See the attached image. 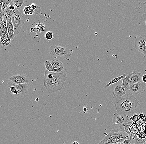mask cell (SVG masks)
I'll use <instances>...</instances> for the list:
<instances>
[{
    "label": "cell",
    "instance_id": "1",
    "mask_svg": "<svg viewBox=\"0 0 146 144\" xmlns=\"http://www.w3.org/2000/svg\"><path fill=\"white\" fill-rule=\"evenodd\" d=\"M67 78V75L64 70L59 73H56L46 70L44 86L49 92H58L64 89V83Z\"/></svg>",
    "mask_w": 146,
    "mask_h": 144
},
{
    "label": "cell",
    "instance_id": "2",
    "mask_svg": "<svg viewBox=\"0 0 146 144\" xmlns=\"http://www.w3.org/2000/svg\"><path fill=\"white\" fill-rule=\"evenodd\" d=\"M112 100L117 111L129 116L135 111L140 104L138 99L134 95L128 93L125 98H119L113 95Z\"/></svg>",
    "mask_w": 146,
    "mask_h": 144
},
{
    "label": "cell",
    "instance_id": "3",
    "mask_svg": "<svg viewBox=\"0 0 146 144\" xmlns=\"http://www.w3.org/2000/svg\"><path fill=\"white\" fill-rule=\"evenodd\" d=\"M113 122L116 129L122 132H125L130 136H132L129 129L133 123L127 115L117 111L113 116Z\"/></svg>",
    "mask_w": 146,
    "mask_h": 144
},
{
    "label": "cell",
    "instance_id": "4",
    "mask_svg": "<svg viewBox=\"0 0 146 144\" xmlns=\"http://www.w3.org/2000/svg\"><path fill=\"white\" fill-rule=\"evenodd\" d=\"M49 52L54 59L60 57L63 58L66 60H69L72 55L73 50L68 48L52 45L50 47Z\"/></svg>",
    "mask_w": 146,
    "mask_h": 144
},
{
    "label": "cell",
    "instance_id": "5",
    "mask_svg": "<svg viewBox=\"0 0 146 144\" xmlns=\"http://www.w3.org/2000/svg\"><path fill=\"white\" fill-rule=\"evenodd\" d=\"M11 20L13 24L15 36L19 34L24 24L22 15L18 9H16V11L12 17Z\"/></svg>",
    "mask_w": 146,
    "mask_h": 144
},
{
    "label": "cell",
    "instance_id": "6",
    "mask_svg": "<svg viewBox=\"0 0 146 144\" xmlns=\"http://www.w3.org/2000/svg\"><path fill=\"white\" fill-rule=\"evenodd\" d=\"M132 137V136H130L125 132H122L117 129H115L110 131L109 134L105 136L103 140L107 141L110 139H118L120 138L127 140L130 139Z\"/></svg>",
    "mask_w": 146,
    "mask_h": 144
},
{
    "label": "cell",
    "instance_id": "7",
    "mask_svg": "<svg viewBox=\"0 0 146 144\" xmlns=\"http://www.w3.org/2000/svg\"><path fill=\"white\" fill-rule=\"evenodd\" d=\"M134 47L137 50L146 56V35H143L136 38Z\"/></svg>",
    "mask_w": 146,
    "mask_h": 144
},
{
    "label": "cell",
    "instance_id": "8",
    "mask_svg": "<svg viewBox=\"0 0 146 144\" xmlns=\"http://www.w3.org/2000/svg\"><path fill=\"white\" fill-rule=\"evenodd\" d=\"M134 19L138 21H146V1L142 3L136 10L134 14Z\"/></svg>",
    "mask_w": 146,
    "mask_h": 144
},
{
    "label": "cell",
    "instance_id": "9",
    "mask_svg": "<svg viewBox=\"0 0 146 144\" xmlns=\"http://www.w3.org/2000/svg\"><path fill=\"white\" fill-rule=\"evenodd\" d=\"M146 88L145 83L143 82H139L135 84L129 85V90L130 93L133 95H136L143 92Z\"/></svg>",
    "mask_w": 146,
    "mask_h": 144
},
{
    "label": "cell",
    "instance_id": "10",
    "mask_svg": "<svg viewBox=\"0 0 146 144\" xmlns=\"http://www.w3.org/2000/svg\"><path fill=\"white\" fill-rule=\"evenodd\" d=\"M9 80L13 84L18 85L29 83V78L26 75L20 74L10 77Z\"/></svg>",
    "mask_w": 146,
    "mask_h": 144
},
{
    "label": "cell",
    "instance_id": "11",
    "mask_svg": "<svg viewBox=\"0 0 146 144\" xmlns=\"http://www.w3.org/2000/svg\"><path fill=\"white\" fill-rule=\"evenodd\" d=\"M9 82L11 85H13L16 88L18 92V95L17 96L18 97H23L27 95L28 88H29L28 83H23V84L17 85V84H13L10 81H9Z\"/></svg>",
    "mask_w": 146,
    "mask_h": 144
},
{
    "label": "cell",
    "instance_id": "12",
    "mask_svg": "<svg viewBox=\"0 0 146 144\" xmlns=\"http://www.w3.org/2000/svg\"><path fill=\"white\" fill-rule=\"evenodd\" d=\"M127 90L122 86V85H117L115 87L113 95L119 98H122L123 95H126Z\"/></svg>",
    "mask_w": 146,
    "mask_h": 144
},
{
    "label": "cell",
    "instance_id": "13",
    "mask_svg": "<svg viewBox=\"0 0 146 144\" xmlns=\"http://www.w3.org/2000/svg\"><path fill=\"white\" fill-rule=\"evenodd\" d=\"M143 73L134 72L129 80V85L142 81V77Z\"/></svg>",
    "mask_w": 146,
    "mask_h": 144
},
{
    "label": "cell",
    "instance_id": "14",
    "mask_svg": "<svg viewBox=\"0 0 146 144\" xmlns=\"http://www.w3.org/2000/svg\"><path fill=\"white\" fill-rule=\"evenodd\" d=\"M7 26L9 37L12 41L14 38L15 35L14 29L13 24L11 18H10V19L7 20Z\"/></svg>",
    "mask_w": 146,
    "mask_h": 144
},
{
    "label": "cell",
    "instance_id": "15",
    "mask_svg": "<svg viewBox=\"0 0 146 144\" xmlns=\"http://www.w3.org/2000/svg\"><path fill=\"white\" fill-rule=\"evenodd\" d=\"M0 36L1 45L3 47H5L10 44L11 40L9 37L8 32L4 33H0Z\"/></svg>",
    "mask_w": 146,
    "mask_h": 144
},
{
    "label": "cell",
    "instance_id": "16",
    "mask_svg": "<svg viewBox=\"0 0 146 144\" xmlns=\"http://www.w3.org/2000/svg\"><path fill=\"white\" fill-rule=\"evenodd\" d=\"M44 65L46 70L50 72H56V73H59L62 72L64 70V68L60 69L59 70H55L54 68L51 64V61L47 60L45 61L44 63Z\"/></svg>",
    "mask_w": 146,
    "mask_h": 144
},
{
    "label": "cell",
    "instance_id": "17",
    "mask_svg": "<svg viewBox=\"0 0 146 144\" xmlns=\"http://www.w3.org/2000/svg\"><path fill=\"white\" fill-rule=\"evenodd\" d=\"M134 72H129V73L127 74V76L125 78H123V80H122V83L121 84L122 86L124 87V88H125L127 91L129 90V80H130V78H131V76H132V74H133Z\"/></svg>",
    "mask_w": 146,
    "mask_h": 144
},
{
    "label": "cell",
    "instance_id": "18",
    "mask_svg": "<svg viewBox=\"0 0 146 144\" xmlns=\"http://www.w3.org/2000/svg\"><path fill=\"white\" fill-rule=\"evenodd\" d=\"M16 9L15 10H11L8 8H6L3 12V18L5 20H8V19L11 18L14 15L16 11Z\"/></svg>",
    "mask_w": 146,
    "mask_h": 144
},
{
    "label": "cell",
    "instance_id": "19",
    "mask_svg": "<svg viewBox=\"0 0 146 144\" xmlns=\"http://www.w3.org/2000/svg\"><path fill=\"white\" fill-rule=\"evenodd\" d=\"M127 76V74L126 73H124V74H123L122 76H120L116 77V78H114V79H113L110 82H109V83H108L104 87V89H106L107 88L109 87L110 86H111L112 84H115V83H117V82H118V81H119V80H121L123 79V78H125V77H126V76Z\"/></svg>",
    "mask_w": 146,
    "mask_h": 144
},
{
    "label": "cell",
    "instance_id": "20",
    "mask_svg": "<svg viewBox=\"0 0 146 144\" xmlns=\"http://www.w3.org/2000/svg\"><path fill=\"white\" fill-rule=\"evenodd\" d=\"M51 63L54 69L59 70L64 68L63 64L58 60H53L51 61Z\"/></svg>",
    "mask_w": 146,
    "mask_h": 144
},
{
    "label": "cell",
    "instance_id": "21",
    "mask_svg": "<svg viewBox=\"0 0 146 144\" xmlns=\"http://www.w3.org/2000/svg\"><path fill=\"white\" fill-rule=\"evenodd\" d=\"M12 3L15 6V8L18 10L21 9L25 4V0H13Z\"/></svg>",
    "mask_w": 146,
    "mask_h": 144
},
{
    "label": "cell",
    "instance_id": "22",
    "mask_svg": "<svg viewBox=\"0 0 146 144\" xmlns=\"http://www.w3.org/2000/svg\"><path fill=\"white\" fill-rule=\"evenodd\" d=\"M13 0H1V8L3 12H4L5 9L8 7L9 5L12 3Z\"/></svg>",
    "mask_w": 146,
    "mask_h": 144
},
{
    "label": "cell",
    "instance_id": "23",
    "mask_svg": "<svg viewBox=\"0 0 146 144\" xmlns=\"http://www.w3.org/2000/svg\"><path fill=\"white\" fill-rule=\"evenodd\" d=\"M7 32V20L3 19V21L0 24V33H4Z\"/></svg>",
    "mask_w": 146,
    "mask_h": 144
},
{
    "label": "cell",
    "instance_id": "24",
    "mask_svg": "<svg viewBox=\"0 0 146 144\" xmlns=\"http://www.w3.org/2000/svg\"><path fill=\"white\" fill-rule=\"evenodd\" d=\"M23 12L25 15H31L34 13V11L32 9L31 5H27L24 7Z\"/></svg>",
    "mask_w": 146,
    "mask_h": 144
},
{
    "label": "cell",
    "instance_id": "25",
    "mask_svg": "<svg viewBox=\"0 0 146 144\" xmlns=\"http://www.w3.org/2000/svg\"><path fill=\"white\" fill-rule=\"evenodd\" d=\"M8 85L9 86V89H10V90L11 91V93L13 95L17 96L18 95V92L15 87H14L13 85H11L9 82L8 83Z\"/></svg>",
    "mask_w": 146,
    "mask_h": 144
},
{
    "label": "cell",
    "instance_id": "26",
    "mask_svg": "<svg viewBox=\"0 0 146 144\" xmlns=\"http://www.w3.org/2000/svg\"><path fill=\"white\" fill-rule=\"evenodd\" d=\"M45 38L46 40H52L54 38L53 33L52 31L46 32L45 34Z\"/></svg>",
    "mask_w": 146,
    "mask_h": 144
},
{
    "label": "cell",
    "instance_id": "27",
    "mask_svg": "<svg viewBox=\"0 0 146 144\" xmlns=\"http://www.w3.org/2000/svg\"><path fill=\"white\" fill-rule=\"evenodd\" d=\"M125 139L123 138H120L118 139H110L107 141H109L110 142H112V143H115L117 144H121L123 143L125 141Z\"/></svg>",
    "mask_w": 146,
    "mask_h": 144
},
{
    "label": "cell",
    "instance_id": "28",
    "mask_svg": "<svg viewBox=\"0 0 146 144\" xmlns=\"http://www.w3.org/2000/svg\"><path fill=\"white\" fill-rule=\"evenodd\" d=\"M129 119L133 123H135L140 119V116L139 115L135 114L134 115H132V117H130Z\"/></svg>",
    "mask_w": 146,
    "mask_h": 144
},
{
    "label": "cell",
    "instance_id": "29",
    "mask_svg": "<svg viewBox=\"0 0 146 144\" xmlns=\"http://www.w3.org/2000/svg\"><path fill=\"white\" fill-rule=\"evenodd\" d=\"M98 144H117L115 143H112V142H110L109 141H106V140H101V141Z\"/></svg>",
    "mask_w": 146,
    "mask_h": 144
},
{
    "label": "cell",
    "instance_id": "30",
    "mask_svg": "<svg viewBox=\"0 0 146 144\" xmlns=\"http://www.w3.org/2000/svg\"><path fill=\"white\" fill-rule=\"evenodd\" d=\"M132 137H131L130 139L125 140V141L121 144H130L131 143V141H132Z\"/></svg>",
    "mask_w": 146,
    "mask_h": 144
},
{
    "label": "cell",
    "instance_id": "31",
    "mask_svg": "<svg viewBox=\"0 0 146 144\" xmlns=\"http://www.w3.org/2000/svg\"><path fill=\"white\" fill-rule=\"evenodd\" d=\"M8 8L11 10H15L16 9L15 8V6L12 3L11 4L9 5V6H8Z\"/></svg>",
    "mask_w": 146,
    "mask_h": 144
},
{
    "label": "cell",
    "instance_id": "32",
    "mask_svg": "<svg viewBox=\"0 0 146 144\" xmlns=\"http://www.w3.org/2000/svg\"><path fill=\"white\" fill-rule=\"evenodd\" d=\"M139 116H140V118L143 119L144 118V121H146V116L145 115L143 114V113H140V114L139 115Z\"/></svg>",
    "mask_w": 146,
    "mask_h": 144
},
{
    "label": "cell",
    "instance_id": "33",
    "mask_svg": "<svg viewBox=\"0 0 146 144\" xmlns=\"http://www.w3.org/2000/svg\"><path fill=\"white\" fill-rule=\"evenodd\" d=\"M142 81L146 83V74H143L142 77Z\"/></svg>",
    "mask_w": 146,
    "mask_h": 144
},
{
    "label": "cell",
    "instance_id": "34",
    "mask_svg": "<svg viewBox=\"0 0 146 144\" xmlns=\"http://www.w3.org/2000/svg\"><path fill=\"white\" fill-rule=\"evenodd\" d=\"M31 7L32 9H33L34 11L36 10V8L37 7V5H36L34 4V3H33V4L31 5Z\"/></svg>",
    "mask_w": 146,
    "mask_h": 144
},
{
    "label": "cell",
    "instance_id": "35",
    "mask_svg": "<svg viewBox=\"0 0 146 144\" xmlns=\"http://www.w3.org/2000/svg\"><path fill=\"white\" fill-rule=\"evenodd\" d=\"M72 144H79L77 142H74L72 143Z\"/></svg>",
    "mask_w": 146,
    "mask_h": 144
},
{
    "label": "cell",
    "instance_id": "36",
    "mask_svg": "<svg viewBox=\"0 0 146 144\" xmlns=\"http://www.w3.org/2000/svg\"><path fill=\"white\" fill-rule=\"evenodd\" d=\"M146 144V141L145 142V143H143V144Z\"/></svg>",
    "mask_w": 146,
    "mask_h": 144
},
{
    "label": "cell",
    "instance_id": "37",
    "mask_svg": "<svg viewBox=\"0 0 146 144\" xmlns=\"http://www.w3.org/2000/svg\"><path fill=\"white\" fill-rule=\"evenodd\" d=\"M136 144L135 143H132V144Z\"/></svg>",
    "mask_w": 146,
    "mask_h": 144
},
{
    "label": "cell",
    "instance_id": "38",
    "mask_svg": "<svg viewBox=\"0 0 146 144\" xmlns=\"http://www.w3.org/2000/svg\"><path fill=\"white\" fill-rule=\"evenodd\" d=\"M145 24H146V21H145Z\"/></svg>",
    "mask_w": 146,
    "mask_h": 144
},
{
    "label": "cell",
    "instance_id": "39",
    "mask_svg": "<svg viewBox=\"0 0 146 144\" xmlns=\"http://www.w3.org/2000/svg\"></svg>",
    "mask_w": 146,
    "mask_h": 144
}]
</instances>
